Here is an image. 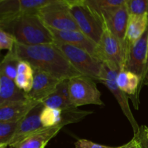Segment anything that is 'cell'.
Listing matches in <instances>:
<instances>
[{
    "mask_svg": "<svg viewBox=\"0 0 148 148\" xmlns=\"http://www.w3.org/2000/svg\"><path fill=\"white\" fill-rule=\"evenodd\" d=\"M14 50L20 60L28 62L33 69L43 71L60 80L82 75L55 43L25 46L16 42Z\"/></svg>",
    "mask_w": 148,
    "mask_h": 148,
    "instance_id": "cell-1",
    "label": "cell"
},
{
    "mask_svg": "<svg viewBox=\"0 0 148 148\" xmlns=\"http://www.w3.org/2000/svg\"><path fill=\"white\" fill-rule=\"evenodd\" d=\"M0 29L10 33L17 43L25 46L54 43L55 39L38 14H21L0 20Z\"/></svg>",
    "mask_w": 148,
    "mask_h": 148,
    "instance_id": "cell-2",
    "label": "cell"
},
{
    "mask_svg": "<svg viewBox=\"0 0 148 148\" xmlns=\"http://www.w3.org/2000/svg\"><path fill=\"white\" fill-rule=\"evenodd\" d=\"M55 45L60 49L71 64L82 75L95 82L101 83L103 62L86 51L72 45L55 40Z\"/></svg>",
    "mask_w": 148,
    "mask_h": 148,
    "instance_id": "cell-3",
    "label": "cell"
},
{
    "mask_svg": "<svg viewBox=\"0 0 148 148\" xmlns=\"http://www.w3.org/2000/svg\"><path fill=\"white\" fill-rule=\"evenodd\" d=\"M45 25L56 30H79L70 12V7L63 1L48 4L37 13ZM80 31V30H79Z\"/></svg>",
    "mask_w": 148,
    "mask_h": 148,
    "instance_id": "cell-4",
    "label": "cell"
},
{
    "mask_svg": "<svg viewBox=\"0 0 148 148\" xmlns=\"http://www.w3.org/2000/svg\"><path fill=\"white\" fill-rule=\"evenodd\" d=\"M69 92L71 102L75 107L104 105L101 100V93L95 82L85 75H79L69 79Z\"/></svg>",
    "mask_w": 148,
    "mask_h": 148,
    "instance_id": "cell-5",
    "label": "cell"
},
{
    "mask_svg": "<svg viewBox=\"0 0 148 148\" xmlns=\"http://www.w3.org/2000/svg\"><path fill=\"white\" fill-rule=\"evenodd\" d=\"M119 71V69L117 66L111 64L103 62L102 75H101V83L105 85L106 87L115 97L121 107V111H123L125 116L130 121L134 131V134H135L138 132L140 127H139L135 118L132 113L131 108L129 104L130 97L124 91L121 90L117 85L116 77Z\"/></svg>",
    "mask_w": 148,
    "mask_h": 148,
    "instance_id": "cell-6",
    "label": "cell"
},
{
    "mask_svg": "<svg viewBox=\"0 0 148 148\" xmlns=\"http://www.w3.org/2000/svg\"><path fill=\"white\" fill-rule=\"evenodd\" d=\"M147 40L148 28L137 42L128 48L124 69L138 75L141 84L148 85Z\"/></svg>",
    "mask_w": 148,
    "mask_h": 148,
    "instance_id": "cell-7",
    "label": "cell"
},
{
    "mask_svg": "<svg viewBox=\"0 0 148 148\" xmlns=\"http://www.w3.org/2000/svg\"><path fill=\"white\" fill-rule=\"evenodd\" d=\"M70 12L79 30L92 41L99 44L104 30L102 20L84 4L71 7Z\"/></svg>",
    "mask_w": 148,
    "mask_h": 148,
    "instance_id": "cell-8",
    "label": "cell"
},
{
    "mask_svg": "<svg viewBox=\"0 0 148 148\" xmlns=\"http://www.w3.org/2000/svg\"><path fill=\"white\" fill-rule=\"evenodd\" d=\"M104 30L100 41L103 62L111 64L117 66L119 70L124 69L127 51L121 41L103 25Z\"/></svg>",
    "mask_w": 148,
    "mask_h": 148,
    "instance_id": "cell-9",
    "label": "cell"
},
{
    "mask_svg": "<svg viewBox=\"0 0 148 148\" xmlns=\"http://www.w3.org/2000/svg\"><path fill=\"white\" fill-rule=\"evenodd\" d=\"M62 0H4L0 1V20L21 14H37L48 4Z\"/></svg>",
    "mask_w": 148,
    "mask_h": 148,
    "instance_id": "cell-10",
    "label": "cell"
},
{
    "mask_svg": "<svg viewBox=\"0 0 148 148\" xmlns=\"http://www.w3.org/2000/svg\"><path fill=\"white\" fill-rule=\"evenodd\" d=\"M129 17L130 12L127 4L106 10L101 13L100 17L103 25L106 26L122 43L127 51V53L126 33Z\"/></svg>",
    "mask_w": 148,
    "mask_h": 148,
    "instance_id": "cell-11",
    "label": "cell"
},
{
    "mask_svg": "<svg viewBox=\"0 0 148 148\" xmlns=\"http://www.w3.org/2000/svg\"><path fill=\"white\" fill-rule=\"evenodd\" d=\"M50 30L56 41L67 43L83 49L102 61L99 46L79 30H56L52 29H50Z\"/></svg>",
    "mask_w": 148,
    "mask_h": 148,
    "instance_id": "cell-12",
    "label": "cell"
},
{
    "mask_svg": "<svg viewBox=\"0 0 148 148\" xmlns=\"http://www.w3.org/2000/svg\"><path fill=\"white\" fill-rule=\"evenodd\" d=\"M34 79L31 90L27 93V98L41 103L42 101L51 95L57 89L62 80L40 70L33 69Z\"/></svg>",
    "mask_w": 148,
    "mask_h": 148,
    "instance_id": "cell-13",
    "label": "cell"
},
{
    "mask_svg": "<svg viewBox=\"0 0 148 148\" xmlns=\"http://www.w3.org/2000/svg\"><path fill=\"white\" fill-rule=\"evenodd\" d=\"M43 107L44 106L40 103L19 121L15 134L10 142V146L20 143L27 136L43 128L40 121V113Z\"/></svg>",
    "mask_w": 148,
    "mask_h": 148,
    "instance_id": "cell-14",
    "label": "cell"
},
{
    "mask_svg": "<svg viewBox=\"0 0 148 148\" xmlns=\"http://www.w3.org/2000/svg\"><path fill=\"white\" fill-rule=\"evenodd\" d=\"M39 103L40 102L27 98L0 107V122L20 121Z\"/></svg>",
    "mask_w": 148,
    "mask_h": 148,
    "instance_id": "cell-15",
    "label": "cell"
},
{
    "mask_svg": "<svg viewBox=\"0 0 148 148\" xmlns=\"http://www.w3.org/2000/svg\"><path fill=\"white\" fill-rule=\"evenodd\" d=\"M63 127L56 126L43 127L41 130L33 133L23 139L20 143L10 146V148H45L52 138L59 132Z\"/></svg>",
    "mask_w": 148,
    "mask_h": 148,
    "instance_id": "cell-16",
    "label": "cell"
},
{
    "mask_svg": "<svg viewBox=\"0 0 148 148\" xmlns=\"http://www.w3.org/2000/svg\"><path fill=\"white\" fill-rule=\"evenodd\" d=\"M45 107L54 109L66 110L74 108L69 92V79H63L59 82L53 93L41 101Z\"/></svg>",
    "mask_w": 148,
    "mask_h": 148,
    "instance_id": "cell-17",
    "label": "cell"
},
{
    "mask_svg": "<svg viewBox=\"0 0 148 148\" xmlns=\"http://www.w3.org/2000/svg\"><path fill=\"white\" fill-rule=\"evenodd\" d=\"M26 99L27 93L20 90L13 79L0 74V107Z\"/></svg>",
    "mask_w": 148,
    "mask_h": 148,
    "instance_id": "cell-18",
    "label": "cell"
},
{
    "mask_svg": "<svg viewBox=\"0 0 148 148\" xmlns=\"http://www.w3.org/2000/svg\"><path fill=\"white\" fill-rule=\"evenodd\" d=\"M147 28L148 14L140 15L130 14L126 33V46L127 50L130 46L134 44L144 35Z\"/></svg>",
    "mask_w": 148,
    "mask_h": 148,
    "instance_id": "cell-19",
    "label": "cell"
},
{
    "mask_svg": "<svg viewBox=\"0 0 148 148\" xmlns=\"http://www.w3.org/2000/svg\"><path fill=\"white\" fill-rule=\"evenodd\" d=\"M116 82L121 90L129 95H134L136 99H138L139 86L141 85V80L138 75L122 69L117 75Z\"/></svg>",
    "mask_w": 148,
    "mask_h": 148,
    "instance_id": "cell-20",
    "label": "cell"
},
{
    "mask_svg": "<svg viewBox=\"0 0 148 148\" xmlns=\"http://www.w3.org/2000/svg\"><path fill=\"white\" fill-rule=\"evenodd\" d=\"M33 68L28 62L20 60L17 67V76L14 80L17 86L25 92L28 93L33 88Z\"/></svg>",
    "mask_w": 148,
    "mask_h": 148,
    "instance_id": "cell-21",
    "label": "cell"
},
{
    "mask_svg": "<svg viewBox=\"0 0 148 148\" xmlns=\"http://www.w3.org/2000/svg\"><path fill=\"white\" fill-rule=\"evenodd\" d=\"M128 1L129 0H85L84 5L100 18L103 12L125 5Z\"/></svg>",
    "mask_w": 148,
    "mask_h": 148,
    "instance_id": "cell-22",
    "label": "cell"
},
{
    "mask_svg": "<svg viewBox=\"0 0 148 148\" xmlns=\"http://www.w3.org/2000/svg\"><path fill=\"white\" fill-rule=\"evenodd\" d=\"M20 62V59L14 52V49L9 51L0 64V74L14 80Z\"/></svg>",
    "mask_w": 148,
    "mask_h": 148,
    "instance_id": "cell-23",
    "label": "cell"
},
{
    "mask_svg": "<svg viewBox=\"0 0 148 148\" xmlns=\"http://www.w3.org/2000/svg\"><path fill=\"white\" fill-rule=\"evenodd\" d=\"M40 121L43 127L62 126V110L43 107L40 113Z\"/></svg>",
    "mask_w": 148,
    "mask_h": 148,
    "instance_id": "cell-24",
    "label": "cell"
},
{
    "mask_svg": "<svg viewBox=\"0 0 148 148\" xmlns=\"http://www.w3.org/2000/svg\"><path fill=\"white\" fill-rule=\"evenodd\" d=\"M19 121L15 122H0V148L10 146Z\"/></svg>",
    "mask_w": 148,
    "mask_h": 148,
    "instance_id": "cell-25",
    "label": "cell"
},
{
    "mask_svg": "<svg viewBox=\"0 0 148 148\" xmlns=\"http://www.w3.org/2000/svg\"><path fill=\"white\" fill-rule=\"evenodd\" d=\"M127 5L130 14H148V0H129Z\"/></svg>",
    "mask_w": 148,
    "mask_h": 148,
    "instance_id": "cell-26",
    "label": "cell"
},
{
    "mask_svg": "<svg viewBox=\"0 0 148 148\" xmlns=\"http://www.w3.org/2000/svg\"><path fill=\"white\" fill-rule=\"evenodd\" d=\"M15 43V38L13 36L2 29H0V49L1 50L5 49L8 51H12L14 49Z\"/></svg>",
    "mask_w": 148,
    "mask_h": 148,
    "instance_id": "cell-27",
    "label": "cell"
},
{
    "mask_svg": "<svg viewBox=\"0 0 148 148\" xmlns=\"http://www.w3.org/2000/svg\"><path fill=\"white\" fill-rule=\"evenodd\" d=\"M134 138L138 144L139 148H148V127L141 126L137 134H134Z\"/></svg>",
    "mask_w": 148,
    "mask_h": 148,
    "instance_id": "cell-28",
    "label": "cell"
},
{
    "mask_svg": "<svg viewBox=\"0 0 148 148\" xmlns=\"http://www.w3.org/2000/svg\"><path fill=\"white\" fill-rule=\"evenodd\" d=\"M75 148H118L109 147V146L97 144V143L91 142L90 140L85 139H80L78 140L75 144Z\"/></svg>",
    "mask_w": 148,
    "mask_h": 148,
    "instance_id": "cell-29",
    "label": "cell"
},
{
    "mask_svg": "<svg viewBox=\"0 0 148 148\" xmlns=\"http://www.w3.org/2000/svg\"><path fill=\"white\" fill-rule=\"evenodd\" d=\"M62 1L66 3L69 7H74V6L83 5L85 3V0H62Z\"/></svg>",
    "mask_w": 148,
    "mask_h": 148,
    "instance_id": "cell-30",
    "label": "cell"
},
{
    "mask_svg": "<svg viewBox=\"0 0 148 148\" xmlns=\"http://www.w3.org/2000/svg\"><path fill=\"white\" fill-rule=\"evenodd\" d=\"M118 148H139V146L136 140L133 137L127 144L124 145L122 146H120V147H118Z\"/></svg>",
    "mask_w": 148,
    "mask_h": 148,
    "instance_id": "cell-31",
    "label": "cell"
},
{
    "mask_svg": "<svg viewBox=\"0 0 148 148\" xmlns=\"http://www.w3.org/2000/svg\"><path fill=\"white\" fill-rule=\"evenodd\" d=\"M147 61H148V40H147Z\"/></svg>",
    "mask_w": 148,
    "mask_h": 148,
    "instance_id": "cell-32",
    "label": "cell"
},
{
    "mask_svg": "<svg viewBox=\"0 0 148 148\" xmlns=\"http://www.w3.org/2000/svg\"><path fill=\"white\" fill-rule=\"evenodd\" d=\"M4 1V0H0V1Z\"/></svg>",
    "mask_w": 148,
    "mask_h": 148,
    "instance_id": "cell-33",
    "label": "cell"
}]
</instances>
